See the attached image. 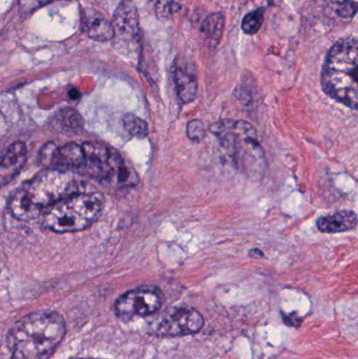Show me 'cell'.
<instances>
[{"mask_svg": "<svg viewBox=\"0 0 358 359\" xmlns=\"http://www.w3.org/2000/svg\"><path fill=\"white\" fill-rule=\"evenodd\" d=\"M69 95H71V98L73 99H77L80 97L79 92H78L77 90H71V94Z\"/></svg>", "mask_w": 358, "mask_h": 359, "instance_id": "cell-25", "label": "cell"}, {"mask_svg": "<svg viewBox=\"0 0 358 359\" xmlns=\"http://www.w3.org/2000/svg\"><path fill=\"white\" fill-rule=\"evenodd\" d=\"M357 67V39L348 37L332 46L322 74L326 94L353 109L358 104Z\"/></svg>", "mask_w": 358, "mask_h": 359, "instance_id": "cell-3", "label": "cell"}, {"mask_svg": "<svg viewBox=\"0 0 358 359\" xmlns=\"http://www.w3.org/2000/svg\"><path fill=\"white\" fill-rule=\"evenodd\" d=\"M204 326V318L193 308H179L168 314L158 325L157 334L164 337H186L199 332Z\"/></svg>", "mask_w": 358, "mask_h": 359, "instance_id": "cell-8", "label": "cell"}, {"mask_svg": "<svg viewBox=\"0 0 358 359\" xmlns=\"http://www.w3.org/2000/svg\"><path fill=\"white\" fill-rule=\"evenodd\" d=\"M263 22H264V10L259 8V10L248 13L244 17L243 21H242V29L246 34L254 35L260 31Z\"/></svg>", "mask_w": 358, "mask_h": 359, "instance_id": "cell-17", "label": "cell"}, {"mask_svg": "<svg viewBox=\"0 0 358 359\" xmlns=\"http://www.w3.org/2000/svg\"><path fill=\"white\" fill-rule=\"evenodd\" d=\"M225 19L221 13L209 15L202 25V32L212 46H216L222 38Z\"/></svg>", "mask_w": 358, "mask_h": 359, "instance_id": "cell-15", "label": "cell"}, {"mask_svg": "<svg viewBox=\"0 0 358 359\" xmlns=\"http://www.w3.org/2000/svg\"><path fill=\"white\" fill-rule=\"evenodd\" d=\"M187 135H188L191 140L195 142H199L205 136V128H204L203 123L199 120H193L188 123L187 126Z\"/></svg>", "mask_w": 358, "mask_h": 359, "instance_id": "cell-19", "label": "cell"}, {"mask_svg": "<svg viewBox=\"0 0 358 359\" xmlns=\"http://www.w3.org/2000/svg\"><path fill=\"white\" fill-rule=\"evenodd\" d=\"M82 149L84 161L79 170L82 174L116 189L132 187L139 183L136 170L115 149L99 142L83 143Z\"/></svg>", "mask_w": 358, "mask_h": 359, "instance_id": "cell-6", "label": "cell"}, {"mask_svg": "<svg viewBox=\"0 0 358 359\" xmlns=\"http://www.w3.org/2000/svg\"><path fill=\"white\" fill-rule=\"evenodd\" d=\"M84 154L82 147L77 143H69L60 149H55L50 160V168L54 170H80L83 165Z\"/></svg>", "mask_w": 358, "mask_h": 359, "instance_id": "cell-11", "label": "cell"}, {"mask_svg": "<svg viewBox=\"0 0 358 359\" xmlns=\"http://www.w3.org/2000/svg\"><path fill=\"white\" fill-rule=\"evenodd\" d=\"M73 175L48 168L25 183L10 201V210L22 221L35 219L44 209L77 191Z\"/></svg>", "mask_w": 358, "mask_h": 359, "instance_id": "cell-2", "label": "cell"}, {"mask_svg": "<svg viewBox=\"0 0 358 359\" xmlns=\"http://www.w3.org/2000/svg\"><path fill=\"white\" fill-rule=\"evenodd\" d=\"M27 162L25 143L16 142L6 151L0 161V188L8 185L20 172Z\"/></svg>", "mask_w": 358, "mask_h": 359, "instance_id": "cell-10", "label": "cell"}, {"mask_svg": "<svg viewBox=\"0 0 358 359\" xmlns=\"http://www.w3.org/2000/svg\"><path fill=\"white\" fill-rule=\"evenodd\" d=\"M164 297L156 287H141L124 293L115 304L119 318L130 320L135 316H149L156 313L163 304Z\"/></svg>", "mask_w": 358, "mask_h": 359, "instance_id": "cell-7", "label": "cell"}, {"mask_svg": "<svg viewBox=\"0 0 358 359\" xmlns=\"http://www.w3.org/2000/svg\"><path fill=\"white\" fill-rule=\"evenodd\" d=\"M75 359H88V358H75Z\"/></svg>", "mask_w": 358, "mask_h": 359, "instance_id": "cell-26", "label": "cell"}, {"mask_svg": "<svg viewBox=\"0 0 358 359\" xmlns=\"http://www.w3.org/2000/svg\"><path fill=\"white\" fill-rule=\"evenodd\" d=\"M65 335L62 316L40 310L17 320L8 332L12 359H46L58 348Z\"/></svg>", "mask_w": 358, "mask_h": 359, "instance_id": "cell-1", "label": "cell"}, {"mask_svg": "<svg viewBox=\"0 0 358 359\" xmlns=\"http://www.w3.org/2000/svg\"><path fill=\"white\" fill-rule=\"evenodd\" d=\"M174 84H176L177 94L183 103H189L195 100L198 92V83L195 78L184 69H174Z\"/></svg>", "mask_w": 358, "mask_h": 359, "instance_id": "cell-14", "label": "cell"}, {"mask_svg": "<svg viewBox=\"0 0 358 359\" xmlns=\"http://www.w3.org/2000/svg\"><path fill=\"white\" fill-rule=\"evenodd\" d=\"M123 124L128 134L138 138H144L149 135L146 122L132 114L124 116Z\"/></svg>", "mask_w": 358, "mask_h": 359, "instance_id": "cell-16", "label": "cell"}, {"mask_svg": "<svg viewBox=\"0 0 358 359\" xmlns=\"http://www.w3.org/2000/svg\"><path fill=\"white\" fill-rule=\"evenodd\" d=\"M82 27L83 32L90 38L96 41H109L115 38L113 25L111 21L107 20L103 15L90 11H85L82 16Z\"/></svg>", "mask_w": 358, "mask_h": 359, "instance_id": "cell-12", "label": "cell"}, {"mask_svg": "<svg viewBox=\"0 0 358 359\" xmlns=\"http://www.w3.org/2000/svg\"><path fill=\"white\" fill-rule=\"evenodd\" d=\"M104 196L100 192H75L44 209L42 223L55 232L81 231L102 213Z\"/></svg>", "mask_w": 358, "mask_h": 359, "instance_id": "cell-5", "label": "cell"}, {"mask_svg": "<svg viewBox=\"0 0 358 359\" xmlns=\"http://www.w3.org/2000/svg\"><path fill=\"white\" fill-rule=\"evenodd\" d=\"M357 217L353 211H338L333 215L319 217L317 228L325 233H340L357 227Z\"/></svg>", "mask_w": 358, "mask_h": 359, "instance_id": "cell-13", "label": "cell"}, {"mask_svg": "<svg viewBox=\"0 0 358 359\" xmlns=\"http://www.w3.org/2000/svg\"><path fill=\"white\" fill-rule=\"evenodd\" d=\"M158 10H159L160 13L162 12V14L165 15V16H172V15L176 14V13L181 10V6L174 0H166V1L159 0Z\"/></svg>", "mask_w": 358, "mask_h": 359, "instance_id": "cell-21", "label": "cell"}, {"mask_svg": "<svg viewBox=\"0 0 358 359\" xmlns=\"http://www.w3.org/2000/svg\"><path fill=\"white\" fill-rule=\"evenodd\" d=\"M210 130L239 170L254 178L263 176L266 160L252 124L243 120H223Z\"/></svg>", "mask_w": 358, "mask_h": 359, "instance_id": "cell-4", "label": "cell"}, {"mask_svg": "<svg viewBox=\"0 0 358 359\" xmlns=\"http://www.w3.org/2000/svg\"><path fill=\"white\" fill-rule=\"evenodd\" d=\"M55 149H56V145L54 143H48V144L44 145L41 153H40V162L43 165L50 168V160H52Z\"/></svg>", "mask_w": 358, "mask_h": 359, "instance_id": "cell-22", "label": "cell"}, {"mask_svg": "<svg viewBox=\"0 0 358 359\" xmlns=\"http://www.w3.org/2000/svg\"><path fill=\"white\" fill-rule=\"evenodd\" d=\"M358 0H331L332 8L338 16L352 18L357 13Z\"/></svg>", "mask_w": 358, "mask_h": 359, "instance_id": "cell-18", "label": "cell"}, {"mask_svg": "<svg viewBox=\"0 0 358 359\" xmlns=\"http://www.w3.org/2000/svg\"><path fill=\"white\" fill-rule=\"evenodd\" d=\"M59 116H61V119H59L61 123L64 124L67 128H77L79 124H81L79 115L74 109H65L64 111H61Z\"/></svg>", "mask_w": 358, "mask_h": 359, "instance_id": "cell-20", "label": "cell"}, {"mask_svg": "<svg viewBox=\"0 0 358 359\" xmlns=\"http://www.w3.org/2000/svg\"><path fill=\"white\" fill-rule=\"evenodd\" d=\"M111 25L115 32V37L120 41H135L138 39L140 33L139 14L132 0H123L120 2L116 8Z\"/></svg>", "mask_w": 358, "mask_h": 359, "instance_id": "cell-9", "label": "cell"}, {"mask_svg": "<svg viewBox=\"0 0 358 359\" xmlns=\"http://www.w3.org/2000/svg\"><path fill=\"white\" fill-rule=\"evenodd\" d=\"M43 1L44 0H21L20 6L25 10H29V8L33 10V8H37Z\"/></svg>", "mask_w": 358, "mask_h": 359, "instance_id": "cell-24", "label": "cell"}, {"mask_svg": "<svg viewBox=\"0 0 358 359\" xmlns=\"http://www.w3.org/2000/svg\"><path fill=\"white\" fill-rule=\"evenodd\" d=\"M283 320L287 326L298 327L302 324V320L296 314H283Z\"/></svg>", "mask_w": 358, "mask_h": 359, "instance_id": "cell-23", "label": "cell"}]
</instances>
